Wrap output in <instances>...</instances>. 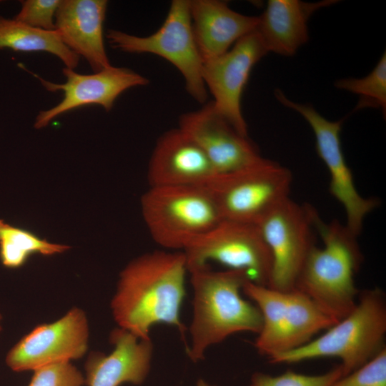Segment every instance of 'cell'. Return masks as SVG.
Masks as SVG:
<instances>
[{
    "label": "cell",
    "instance_id": "cell-1",
    "mask_svg": "<svg viewBox=\"0 0 386 386\" xmlns=\"http://www.w3.org/2000/svg\"><path fill=\"white\" fill-rule=\"evenodd\" d=\"M186 259L182 251L157 250L131 261L121 272L111 310L119 328L151 340V328L165 324L184 339L180 310L185 297Z\"/></svg>",
    "mask_w": 386,
    "mask_h": 386
},
{
    "label": "cell",
    "instance_id": "cell-2",
    "mask_svg": "<svg viewBox=\"0 0 386 386\" xmlns=\"http://www.w3.org/2000/svg\"><path fill=\"white\" fill-rule=\"evenodd\" d=\"M189 272L193 299L187 354L192 362L204 360L210 347L234 334L260 332L259 310L241 295L243 285L249 280L244 272L214 271L208 265Z\"/></svg>",
    "mask_w": 386,
    "mask_h": 386
},
{
    "label": "cell",
    "instance_id": "cell-3",
    "mask_svg": "<svg viewBox=\"0 0 386 386\" xmlns=\"http://www.w3.org/2000/svg\"><path fill=\"white\" fill-rule=\"evenodd\" d=\"M315 229L323 247L310 250L295 289L311 298L324 312L339 321L355 307L360 291L355 274L363 256L357 236L338 220L325 223L312 207Z\"/></svg>",
    "mask_w": 386,
    "mask_h": 386
},
{
    "label": "cell",
    "instance_id": "cell-4",
    "mask_svg": "<svg viewBox=\"0 0 386 386\" xmlns=\"http://www.w3.org/2000/svg\"><path fill=\"white\" fill-rule=\"evenodd\" d=\"M386 334V300L382 290L360 291L353 310L320 337L269 358L272 364L337 357L343 376L362 366L382 348Z\"/></svg>",
    "mask_w": 386,
    "mask_h": 386
},
{
    "label": "cell",
    "instance_id": "cell-5",
    "mask_svg": "<svg viewBox=\"0 0 386 386\" xmlns=\"http://www.w3.org/2000/svg\"><path fill=\"white\" fill-rule=\"evenodd\" d=\"M141 207L152 238L169 250L183 251L222 220L204 186L149 187Z\"/></svg>",
    "mask_w": 386,
    "mask_h": 386
},
{
    "label": "cell",
    "instance_id": "cell-6",
    "mask_svg": "<svg viewBox=\"0 0 386 386\" xmlns=\"http://www.w3.org/2000/svg\"><path fill=\"white\" fill-rule=\"evenodd\" d=\"M292 183L289 169L263 158L248 167L217 174L204 187L222 220L257 224L290 197Z\"/></svg>",
    "mask_w": 386,
    "mask_h": 386
},
{
    "label": "cell",
    "instance_id": "cell-7",
    "mask_svg": "<svg viewBox=\"0 0 386 386\" xmlns=\"http://www.w3.org/2000/svg\"><path fill=\"white\" fill-rule=\"evenodd\" d=\"M189 2L172 1L164 21L151 35L138 36L109 29L106 37L114 49L130 54H153L170 62L183 76L188 94L205 104L207 91L202 78L203 59L192 31Z\"/></svg>",
    "mask_w": 386,
    "mask_h": 386
},
{
    "label": "cell",
    "instance_id": "cell-8",
    "mask_svg": "<svg viewBox=\"0 0 386 386\" xmlns=\"http://www.w3.org/2000/svg\"><path fill=\"white\" fill-rule=\"evenodd\" d=\"M182 252L188 272L215 262L244 272L255 284L268 285L272 259L257 224L222 220Z\"/></svg>",
    "mask_w": 386,
    "mask_h": 386
},
{
    "label": "cell",
    "instance_id": "cell-9",
    "mask_svg": "<svg viewBox=\"0 0 386 386\" xmlns=\"http://www.w3.org/2000/svg\"><path fill=\"white\" fill-rule=\"evenodd\" d=\"M312 207L290 197L257 224L270 251L272 265L267 287L282 292L295 289L298 276L315 245Z\"/></svg>",
    "mask_w": 386,
    "mask_h": 386
},
{
    "label": "cell",
    "instance_id": "cell-10",
    "mask_svg": "<svg viewBox=\"0 0 386 386\" xmlns=\"http://www.w3.org/2000/svg\"><path fill=\"white\" fill-rule=\"evenodd\" d=\"M276 99L284 107L299 113L312 128L319 157L330 175V192L344 207L347 227L358 236L366 216L380 202L375 198H365L357 190L352 172L342 150L340 132L344 119L330 121L310 104H300L287 98L280 89L274 90Z\"/></svg>",
    "mask_w": 386,
    "mask_h": 386
},
{
    "label": "cell",
    "instance_id": "cell-11",
    "mask_svg": "<svg viewBox=\"0 0 386 386\" xmlns=\"http://www.w3.org/2000/svg\"><path fill=\"white\" fill-rule=\"evenodd\" d=\"M267 53L254 30L227 52L203 61L202 78L214 96L216 110L245 137L247 125L242 112V96L252 68Z\"/></svg>",
    "mask_w": 386,
    "mask_h": 386
},
{
    "label": "cell",
    "instance_id": "cell-12",
    "mask_svg": "<svg viewBox=\"0 0 386 386\" xmlns=\"http://www.w3.org/2000/svg\"><path fill=\"white\" fill-rule=\"evenodd\" d=\"M89 323L79 307L58 320L36 326L7 353L6 363L14 372L34 370L50 364L81 358L88 348Z\"/></svg>",
    "mask_w": 386,
    "mask_h": 386
},
{
    "label": "cell",
    "instance_id": "cell-13",
    "mask_svg": "<svg viewBox=\"0 0 386 386\" xmlns=\"http://www.w3.org/2000/svg\"><path fill=\"white\" fill-rule=\"evenodd\" d=\"M62 73L66 78L62 84L46 81L33 74L49 91L64 93L59 104L39 112L34 121L36 129L44 128L59 115L85 106L97 104L109 112L122 92L149 84L147 78L127 67L111 66L91 74H81L64 67Z\"/></svg>",
    "mask_w": 386,
    "mask_h": 386
},
{
    "label": "cell",
    "instance_id": "cell-14",
    "mask_svg": "<svg viewBox=\"0 0 386 386\" xmlns=\"http://www.w3.org/2000/svg\"><path fill=\"white\" fill-rule=\"evenodd\" d=\"M179 128L199 146L217 174L248 167L263 159L248 137L217 112L212 101L182 114Z\"/></svg>",
    "mask_w": 386,
    "mask_h": 386
},
{
    "label": "cell",
    "instance_id": "cell-15",
    "mask_svg": "<svg viewBox=\"0 0 386 386\" xmlns=\"http://www.w3.org/2000/svg\"><path fill=\"white\" fill-rule=\"evenodd\" d=\"M217 174L199 146L178 127L157 141L147 177L150 187L205 186Z\"/></svg>",
    "mask_w": 386,
    "mask_h": 386
},
{
    "label": "cell",
    "instance_id": "cell-16",
    "mask_svg": "<svg viewBox=\"0 0 386 386\" xmlns=\"http://www.w3.org/2000/svg\"><path fill=\"white\" fill-rule=\"evenodd\" d=\"M107 6V0H61L55 15V30L64 44L94 72L112 66L103 34Z\"/></svg>",
    "mask_w": 386,
    "mask_h": 386
},
{
    "label": "cell",
    "instance_id": "cell-17",
    "mask_svg": "<svg viewBox=\"0 0 386 386\" xmlns=\"http://www.w3.org/2000/svg\"><path fill=\"white\" fill-rule=\"evenodd\" d=\"M114 349L109 355L92 352L85 364L87 386L141 385L147 379L153 357L152 340H140L121 328L112 331Z\"/></svg>",
    "mask_w": 386,
    "mask_h": 386
},
{
    "label": "cell",
    "instance_id": "cell-18",
    "mask_svg": "<svg viewBox=\"0 0 386 386\" xmlns=\"http://www.w3.org/2000/svg\"><path fill=\"white\" fill-rule=\"evenodd\" d=\"M192 28L203 61L227 52L238 40L254 31L259 17L232 10L219 0L189 2Z\"/></svg>",
    "mask_w": 386,
    "mask_h": 386
},
{
    "label": "cell",
    "instance_id": "cell-19",
    "mask_svg": "<svg viewBox=\"0 0 386 386\" xmlns=\"http://www.w3.org/2000/svg\"><path fill=\"white\" fill-rule=\"evenodd\" d=\"M336 0L305 2L300 0H269L259 17L255 31L267 52L291 56L309 39L307 22L321 8Z\"/></svg>",
    "mask_w": 386,
    "mask_h": 386
},
{
    "label": "cell",
    "instance_id": "cell-20",
    "mask_svg": "<svg viewBox=\"0 0 386 386\" xmlns=\"http://www.w3.org/2000/svg\"><path fill=\"white\" fill-rule=\"evenodd\" d=\"M336 322L303 292L296 289L286 292V302L280 320L279 354L307 344L315 335Z\"/></svg>",
    "mask_w": 386,
    "mask_h": 386
},
{
    "label": "cell",
    "instance_id": "cell-21",
    "mask_svg": "<svg viewBox=\"0 0 386 386\" xmlns=\"http://www.w3.org/2000/svg\"><path fill=\"white\" fill-rule=\"evenodd\" d=\"M16 51H45L57 56L64 67L75 69L80 57L62 41L56 30L46 31L28 26L15 19L0 16V49Z\"/></svg>",
    "mask_w": 386,
    "mask_h": 386
},
{
    "label": "cell",
    "instance_id": "cell-22",
    "mask_svg": "<svg viewBox=\"0 0 386 386\" xmlns=\"http://www.w3.org/2000/svg\"><path fill=\"white\" fill-rule=\"evenodd\" d=\"M68 249L67 245L49 242L29 231L0 219V260L6 267L19 268L33 254L50 256Z\"/></svg>",
    "mask_w": 386,
    "mask_h": 386
},
{
    "label": "cell",
    "instance_id": "cell-23",
    "mask_svg": "<svg viewBox=\"0 0 386 386\" xmlns=\"http://www.w3.org/2000/svg\"><path fill=\"white\" fill-rule=\"evenodd\" d=\"M335 86L359 96L355 111L365 108L380 109L386 112V54L382 55L372 71L362 78H343Z\"/></svg>",
    "mask_w": 386,
    "mask_h": 386
},
{
    "label": "cell",
    "instance_id": "cell-24",
    "mask_svg": "<svg viewBox=\"0 0 386 386\" xmlns=\"http://www.w3.org/2000/svg\"><path fill=\"white\" fill-rule=\"evenodd\" d=\"M342 375L340 365L317 375H303L292 370L277 376L256 372L252 375L249 386H332Z\"/></svg>",
    "mask_w": 386,
    "mask_h": 386
},
{
    "label": "cell",
    "instance_id": "cell-25",
    "mask_svg": "<svg viewBox=\"0 0 386 386\" xmlns=\"http://www.w3.org/2000/svg\"><path fill=\"white\" fill-rule=\"evenodd\" d=\"M85 379L71 362H61L34 370L28 386H82Z\"/></svg>",
    "mask_w": 386,
    "mask_h": 386
},
{
    "label": "cell",
    "instance_id": "cell-26",
    "mask_svg": "<svg viewBox=\"0 0 386 386\" xmlns=\"http://www.w3.org/2000/svg\"><path fill=\"white\" fill-rule=\"evenodd\" d=\"M332 386H386V348Z\"/></svg>",
    "mask_w": 386,
    "mask_h": 386
},
{
    "label": "cell",
    "instance_id": "cell-27",
    "mask_svg": "<svg viewBox=\"0 0 386 386\" xmlns=\"http://www.w3.org/2000/svg\"><path fill=\"white\" fill-rule=\"evenodd\" d=\"M14 19L31 27L55 30V15L61 0H22Z\"/></svg>",
    "mask_w": 386,
    "mask_h": 386
},
{
    "label": "cell",
    "instance_id": "cell-28",
    "mask_svg": "<svg viewBox=\"0 0 386 386\" xmlns=\"http://www.w3.org/2000/svg\"><path fill=\"white\" fill-rule=\"evenodd\" d=\"M196 386H216L212 385L203 379H199L197 382Z\"/></svg>",
    "mask_w": 386,
    "mask_h": 386
},
{
    "label": "cell",
    "instance_id": "cell-29",
    "mask_svg": "<svg viewBox=\"0 0 386 386\" xmlns=\"http://www.w3.org/2000/svg\"><path fill=\"white\" fill-rule=\"evenodd\" d=\"M1 320H2V316H1V313H0V332H1Z\"/></svg>",
    "mask_w": 386,
    "mask_h": 386
},
{
    "label": "cell",
    "instance_id": "cell-30",
    "mask_svg": "<svg viewBox=\"0 0 386 386\" xmlns=\"http://www.w3.org/2000/svg\"><path fill=\"white\" fill-rule=\"evenodd\" d=\"M1 1H0V3H1Z\"/></svg>",
    "mask_w": 386,
    "mask_h": 386
}]
</instances>
